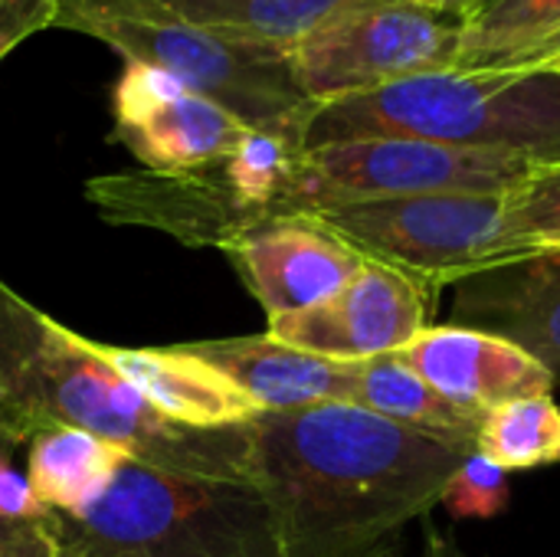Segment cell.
<instances>
[{"mask_svg":"<svg viewBox=\"0 0 560 557\" xmlns=\"http://www.w3.org/2000/svg\"><path fill=\"white\" fill-rule=\"evenodd\" d=\"M246 430L282 557H377L472 453L351 404L262 410Z\"/></svg>","mask_w":560,"mask_h":557,"instance_id":"6da1fadb","label":"cell"},{"mask_svg":"<svg viewBox=\"0 0 560 557\" xmlns=\"http://www.w3.org/2000/svg\"><path fill=\"white\" fill-rule=\"evenodd\" d=\"M52 427L85 430L131 460L194 479L253 486L249 430L161 417L98 351L0 279V430L10 446Z\"/></svg>","mask_w":560,"mask_h":557,"instance_id":"7a4b0ae2","label":"cell"},{"mask_svg":"<svg viewBox=\"0 0 560 557\" xmlns=\"http://www.w3.org/2000/svg\"><path fill=\"white\" fill-rule=\"evenodd\" d=\"M423 138L469 151L560 161V76L551 69L430 72L315 105L302 148Z\"/></svg>","mask_w":560,"mask_h":557,"instance_id":"3957f363","label":"cell"},{"mask_svg":"<svg viewBox=\"0 0 560 557\" xmlns=\"http://www.w3.org/2000/svg\"><path fill=\"white\" fill-rule=\"evenodd\" d=\"M56 557H282L262 496L128 460L82 512H49Z\"/></svg>","mask_w":560,"mask_h":557,"instance_id":"277c9868","label":"cell"},{"mask_svg":"<svg viewBox=\"0 0 560 557\" xmlns=\"http://www.w3.org/2000/svg\"><path fill=\"white\" fill-rule=\"evenodd\" d=\"M52 26L89 33L125 62H144L174 76L259 131L302 141L315 112V102L299 89L289 49L272 43L190 26L135 0H59Z\"/></svg>","mask_w":560,"mask_h":557,"instance_id":"5b68a950","label":"cell"},{"mask_svg":"<svg viewBox=\"0 0 560 557\" xmlns=\"http://www.w3.org/2000/svg\"><path fill=\"white\" fill-rule=\"evenodd\" d=\"M302 141L249 128L226 154L187 171H125L85 181V197L115 227H148L194 250H226L256 223L289 213Z\"/></svg>","mask_w":560,"mask_h":557,"instance_id":"8992f818","label":"cell"},{"mask_svg":"<svg viewBox=\"0 0 560 557\" xmlns=\"http://www.w3.org/2000/svg\"><path fill=\"white\" fill-rule=\"evenodd\" d=\"M505 194H420L318 210L368 259L384 263L427 292L518 256L502 227Z\"/></svg>","mask_w":560,"mask_h":557,"instance_id":"52a82bcc","label":"cell"},{"mask_svg":"<svg viewBox=\"0 0 560 557\" xmlns=\"http://www.w3.org/2000/svg\"><path fill=\"white\" fill-rule=\"evenodd\" d=\"M532 161L453 148L423 138H358L302 151L289 213L420 197V194H509L532 174Z\"/></svg>","mask_w":560,"mask_h":557,"instance_id":"ba28073f","label":"cell"},{"mask_svg":"<svg viewBox=\"0 0 560 557\" xmlns=\"http://www.w3.org/2000/svg\"><path fill=\"white\" fill-rule=\"evenodd\" d=\"M459 30L463 20L417 0H368L331 16L289 56L299 89L322 105L456 69Z\"/></svg>","mask_w":560,"mask_h":557,"instance_id":"9c48e42d","label":"cell"},{"mask_svg":"<svg viewBox=\"0 0 560 557\" xmlns=\"http://www.w3.org/2000/svg\"><path fill=\"white\" fill-rule=\"evenodd\" d=\"M427 328V289L410 276L368 259L325 302L269 318V338L328 358L371 361L394 355Z\"/></svg>","mask_w":560,"mask_h":557,"instance_id":"30bf717a","label":"cell"},{"mask_svg":"<svg viewBox=\"0 0 560 557\" xmlns=\"http://www.w3.org/2000/svg\"><path fill=\"white\" fill-rule=\"evenodd\" d=\"M112 141H121L144 171L210 164L226 158L249 131V125L223 105L144 62H125L112 92Z\"/></svg>","mask_w":560,"mask_h":557,"instance_id":"8fae6325","label":"cell"},{"mask_svg":"<svg viewBox=\"0 0 560 557\" xmlns=\"http://www.w3.org/2000/svg\"><path fill=\"white\" fill-rule=\"evenodd\" d=\"M223 253L269 318L325 302L368 263L361 250L315 213L256 223Z\"/></svg>","mask_w":560,"mask_h":557,"instance_id":"7c38bea8","label":"cell"},{"mask_svg":"<svg viewBox=\"0 0 560 557\" xmlns=\"http://www.w3.org/2000/svg\"><path fill=\"white\" fill-rule=\"evenodd\" d=\"M453 289V325L518 345L560 384V250L499 259Z\"/></svg>","mask_w":560,"mask_h":557,"instance_id":"4fadbf2b","label":"cell"},{"mask_svg":"<svg viewBox=\"0 0 560 557\" xmlns=\"http://www.w3.org/2000/svg\"><path fill=\"white\" fill-rule=\"evenodd\" d=\"M394 358L472 417L555 391V378L518 345L463 325H427Z\"/></svg>","mask_w":560,"mask_h":557,"instance_id":"5bb4252c","label":"cell"},{"mask_svg":"<svg viewBox=\"0 0 560 557\" xmlns=\"http://www.w3.org/2000/svg\"><path fill=\"white\" fill-rule=\"evenodd\" d=\"M105 361L167 420L194 430L243 427L262 410L217 368L187 348L98 345Z\"/></svg>","mask_w":560,"mask_h":557,"instance_id":"9a60e30c","label":"cell"},{"mask_svg":"<svg viewBox=\"0 0 560 557\" xmlns=\"http://www.w3.org/2000/svg\"><path fill=\"white\" fill-rule=\"evenodd\" d=\"M230 378L259 410L348 404L351 364L289 348L269 335L180 345Z\"/></svg>","mask_w":560,"mask_h":557,"instance_id":"2e32d148","label":"cell"},{"mask_svg":"<svg viewBox=\"0 0 560 557\" xmlns=\"http://www.w3.org/2000/svg\"><path fill=\"white\" fill-rule=\"evenodd\" d=\"M348 404L371 410L400 427L420 430L427 437L469 446L476 443V430L482 417L466 414L450 404L440 391H433L417 371L400 364L394 355H381L371 361H351V391Z\"/></svg>","mask_w":560,"mask_h":557,"instance_id":"e0dca14e","label":"cell"},{"mask_svg":"<svg viewBox=\"0 0 560 557\" xmlns=\"http://www.w3.org/2000/svg\"><path fill=\"white\" fill-rule=\"evenodd\" d=\"M131 456L85 430L52 427L30 440L26 476L49 512L75 515L89 509Z\"/></svg>","mask_w":560,"mask_h":557,"instance_id":"ac0fdd59","label":"cell"},{"mask_svg":"<svg viewBox=\"0 0 560 557\" xmlns=\"http://www.w3.org/2000/svg\"><path fill=\"white\" fill-rule=\"evenodd\" d=\"M135 3L190 26L292 49L341 10H351L368 0H135Z\"/></svg>","mask_w":560,"mask_h":557,"instance_id":"d6986e66","label":"cell"},{"mask_svg":"<svg viewBox=\"0 0 560 557\" xmlns=\"http://www.w3.org/2000/svg\"><path fill=\"white\" fill-rule=\"evenodd\" d=\"M560 30V0H489L459 30V72L505 69Z\"/></svg>","mask_w":560,"mask_h":557,"instance_id":"ffe728a7","label":"cell"},{"mask_svg":"<svg viewBox=\"0 0 560 557\" xmlns=\"http://www.w3.org/2000/svg\"><path fill=\"white\" fill-rule=\"evenodd\" d=\"M472 453L505 473L560 463V407L555 397H518L482 414Z\"/></svg>","mask_w":560,"mask_h":557,"instance_id":"44dd1931","label":"cell"},{"mask_svg":"<svg viewBox=\"0 0 560 557\" xmlns=\"http://www.w3.org/2000/svg\"><path fill=\"white\" fill-rule=\"evenodd\" d=\"M502 227L515 253L560 250V161L532 167L502 197Z\"/></svg>","mask_w":560,"mask_h":557,"instance_id":"7402d4cb","label":"cell"},{"mask_svg":"<svg viewBox=\"0 0 560 557\" xmlns=\"http://www.w3.org/2000/svg\"><path fill=\"white\" fill-rule=\"evenodd\" d=\"M512 496L505 469L482 460L479 453H469L459 469L450 476V483L440 492V506L453 519H495L505 512Z\"/></svg>","mask_w":560,"mask_h":557,"instance_id":"603a6c76","label":"cell"},{"mask_svg":"<svg viewBox=\"0 0 560 557\" xmlns=\"http://www.w3.org/2000/svg\"><path fill=\"white\" fill-rule=\"evenodd\" d=\"M59 0H0V56L56 23Z\"/></svg>","mask_w":560,"mask_h":557,"instance_id":"cb8c5ba5","label":"cell"},{"mask_svg":"<svg viewBox=\"0 0 560 557\" xmlns=\"http://www.w3.org/2000/svg\"><path fill=\"white\" fill-rule=\"evenodd\" d=\"M46 515H49V509L39 502L30 476L20 473L10 463V456L0 453V519H7V522H39Z\"/></svg>","mask_w":560,"mask_h":557,"instance_id":"d4e9b609","label":"cell"},{"mask_svg":"<svg viewBox=\"0 0 560 557\" xmlns=\"http://www.w3.org/2000/svg\"><path fill=\"white\" fill-rule=\"evenodd\" d=\"M0 557H56V538L39 522H7L0 519Z\"/></svg>","mask_w":560,"mask_h":557,"instance_id":"484cf974","label":"cell"},{"mask_svg":"<svg viewBox=\"0 0 560 557\" xmlns=\"http://www.w3.org/2000/svg\"><path fill=\"white\" fill-rule=\"evenodd\" d=\"M420 3H427V7H433V10H440V13H450V16H456V20H466L469 13H476V7H479L482 0H420Z\"/></svg>","mask_w":560,"mask_h":557,"instance_id":"4316f807","label":"cell"},{"mask_svg":"<svg viewBox=\"0 0 560 557\" xmlns=\"http://www.w3.org/2000/svg\"><path fill=\"white\" fill-rule=\"evenodd\" d=\"M541 69H551V72H558V76H560V56H555L551 62H545Z\"/></svg>","mask_w":560,"mask_h":557,"instance_id":"83f0119b","label":"cell"},{"mask_svg":"<svg viewBox=\"0 0 560 557\" xmlns=\"http://www.w3.org/2000/svg\"><path fill=\"white\" fill-rule=\"evenodd\" d=\"M0 450H3V453H13V450H16V446H10V443H7V437H3V430H0Z\"/></svg>","mask_w":560,"mask_h":557,"instance_id":"f1b7e54d","label":"cell"},{"mask_svg":"<svg viewBox=\"0 0 560 557\" xmlns=\"http://www.w3.org/2000/svg\"><path fill=\"white\" fill-rule=\"evenodd\" d=\"M482 3H489V0H482ZM482 3H479V7H482ZM479 7H476V10H479ZM469 16H472V13H469Z\"/></svg>","mask_w":560,"mask_h":557,"instance_id":"f546056e","label":"cell"}]
</instances>
